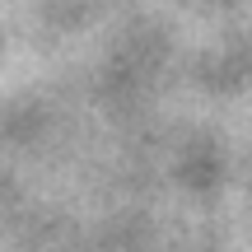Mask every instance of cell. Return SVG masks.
Segmentation results:
<instances>
[]
</instances>
